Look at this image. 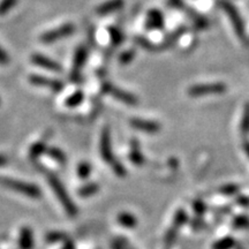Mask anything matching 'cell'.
Here are the masks:
<instances>
[{"mask_svg":"<svg viewBox=\"0 0 249 249\" xmlns=\"http://www.w3.org/2000/svg\"><path fill=\"white\" fill-rule=\"evenodd\" d=\"M98 191H99L98 183L90 182V183H87V185L81 187L77 193H79V196H81V197H90V196L97 194Z\"/></svg>","mask_w":249,"mask_h":249,"instance_id":"d6986e66","label":"cell"},{"mask_svg":"<svg viewBox=\"0 0 249 249\" xmlns=\"http://www.w3.org/2000/svg\"><path fill=\"white\" fill-rule=\"evenodd\" d=\"M236 249H244V248H242V247H238Z\"/></svg>","mask_w":249,"mask_h":249,"instance_id":"60d3db41","label":"cell"},{"mask_svg":"<svg viewBox=\"0 0 249 249\" xmlns=\"http://www.w3.org/2000/svg\"><path fill=\"white\" fill-rule=\"evenodd\" d=\"M74 31H75V26H74L73 23H65L60 27L55 28V29L46 31V33H44L40 36L39 39L40 42L45 43V44H51V43L67 38V37L71 36Z\"/></svg>","mask_w":249,"mask_h":249,"instance_id":"277c9868","label":"cell"},{"mask_svg":"<svg viewBox=\"0 0 249 249\" xmlns=\"http://www.w3.org/2000/svg\"><path fill=\"white\" fill-rule=\"evenodd\" d=\"M233 247H235V241L231 236L220 239L213 245V249H232Z\"/></svg>","mask_w":249,"mask_h":249,"instance_id":"603a6c76","label":"cell"},{"mask_svg":"<svg viewBox=\"0 0 249 249\" xmlns=\"http://www.w3.org/2000/svg\"><path fill=\"white\" fill-rule=\"evenodd\" d=\"M99 152H101L102 158L107 164H112L116 158H114L113 150H112V141H111V132L108 127H104L101 133V142H99Z\"/></svg>","mask_w":249,"mask_h":249,"instance_id":"52a82bcc","label":"cell"},{"mask_svg":"<svg viewBox=\"0 0 249 249\" xmlns=\"http://www.w3.org/2000/svg\"><path fill=\"white\" fill-rule=\"evenodd\" d=\"M112 248L113 249H124L123 246V242H121L120 239H117V240H114L113 242H112Z\"/></svg>","mask_w":249,"mask_h":249,"instance_id":"8d00e7d4","label":"cell"},{"mask_svg":"<svg viewBox=\"0 0 249 249\" xmlns=\"http://www.w3.org/2000/svg\"><path fill=\"white\" fill-rule=\"evenodd\" d=\"M227 90L226 85L224 83H209V85H196L188 89V95L191 97H202V96L222 95Z\"/></svg>","mask_w":249,"mask_h":249,"instance_id":"5b68a950","label":"cell"},{"mask_svg":"<svg viewBox=\"0 0 249 249\" xmlns=\"http://www.w3.org/2000/svg\"><path fill=\"white\" fill-rule=\"evenodd\" d=\"M48 180H49L50 186H51L52 191L54 192L55 196H57L59 202L61 203L62 208H64L65 211H66V213L70 217H75L77 214V208L76 205L74 204V202L71 198V196L68 195L66 188H65L64 185H62V182L54 176V174H51V173L48 174Z\"/></svg>","mask_w":249,"mask_h":249,"instance_id":"6da1fadb","label":"cell"},{"mask_svg":"<svg viewBox=\"0 0 249 249\" xmlns=\"http://www.w3.org/2000/svg\"><path fill=\"white\" fill-rule=\"evenodd\" d=\"M46 154H48L50 158H52L53 160L58 161V163H60V164L66 163V155H65L64 151H61L60 149L49 148L48 150H46Z\"/></svg>","mask_w":249,"mask_h":249,"instance_id":"7402d4cb","label":"cell"},{"mask_svg":"<svg viewBox=\"0 0 249 249\" xmlns=\"http://www.w3.org/2000/svg\"><path fill=\"white\" fill-rule=\"evenodd\" d=\"M30 60L34 65H36V66H38V67L44 68V70H49V71H60L62 70L61 65L59 64V62L54 61L53 59L45 57V55H43L40 53L31 54Z\"/></svg>","mask_w":249,"mask_h":249,"instance_id":"30bf717a","label":"cell"},{"mask_svg":"<svg viewBox=\"0 0 249 249\" xmlns=\"http://www.w3.org/2000/svg\"><path fill=\"white\" fill-rule=\"evenodd\" d=\"M45 240L49 242V244H55V242H61L67 240V235L65 233L59 232V231H53L49 232L48 234L45 235Z\"/></svg>","mask_w":249,"mask_h":249,"instance_id":"cb8c5ba5","label":"cell"},{"mask_svg":"<svg viewBox=\"0 0 249 249\" xmlns=\"http://www.w3.org/2000/svg\"><path fill=\"white\" fill-rule=\"evenodd\" d=\"M18 0H1L0 1V17L6 15L11 9L17 5Z\"/></svg>","mask_w":249,"mask_h":249,"instance_id":"4316f807","label":"cell"},{"mask_svg":"<svg viewBox=\"0 0 249 249\" xmlns=\"http://www.w3.org/2000/svg\"><path fill=\"white\" fill-rule=\"evenodd\" d=\"M118 224H120L121 226L126 227V229H133L138 225V219L134 214L129 213H121L118 214L117 217Z\"/></svg>","mask_w":249,"mask_h":249,"instance_id":"2e32d148","label":"cell"},{"mask_svg":"<svg viewBox=\"0 0 249 249\" xmlns=\"http://www.w3.org/2000/svg\"><path fill=\"white\" fill-rule=\"evenodd\" d=\"M108 34H110V39L113 45H119L124 42V36L123 31L118 29L117 27H110L108 28Z\"/></svg>","mask_w":249,"mask_h":249,"instance_id":"44dd1931","label":"cell"},{"mask_svg":"<svg viewBox=\"0 0 249 249\" xmlns=\"http://www.w3.org/2000/svg\"><path fill=\"white\" fill-rule=\"evenodd\" d=\"M130 145H132V151H130V154H129L130 161L135 165H142L143 163H144V157H143L142 152L140 151L138 142L132 141Z\"/></svg>","mask_w":249,"mask_h":249,"instance_id":"e0dca14e","label":"cell"},{"mask_svg":"<svg viewBox=\"0 0 249 249\" xmlns=\"http://www.w3.org/2000/svg\"><path fill=\"white\" fill-rule=\"evenodd\" d=\"M240 130L244 135L249 134V103L245 105L244 114H242V120L240 124Z\"/></svg>","mask_w":249,"mask_h":249,"instance_id":"d4e9b609","label":"cell"},{"mask_svg":"<svg viewBox=\"0 0 249 249\" xmlns=\"http://www.w3.org/2000/svg\"><path fill=\"white\" fill-rule=\"evenodd\" d=\"M233 226L235 229H248L249 227V218L246 216H239L233 220Z\"/></svg>","mask_w":249,"mask_h":249,"instance_id":"4dcf8cb0","label":"cell"},{"mask_svg":"<svg viewBox=\"0 0 249 249\" xmlns=\"http://www.w3.org/2000/svg\"><path fill=\"white\" fill-rule=\"evenodd\" d=\"M9 61H11V58H9L7 52H6L5 50L0 46V65L5 66V65H7Z\"/></svg>","mask_w":249,"mask_h":249,"instance_id":"e575fe53","label":"cell"},{"mask_svg":"<svg viewBox=\"0 0 249 249\" xmlns=\"http://www.w3.org/2000/svg\"><path fill=\"white\" fill-rule=\"evenodd\" d=\"M193 18H194V24L197 29H207L209 27V21H208L207 18L200 17V15H196L195 13L193 14Z\"/></svg>","mask_w":249,"mask_h":249,"instance_id":"f546056e","label":"cell"},{"mask_svg":"<svg viewBox=\"0 0 249 249\" xmlns=\"http://www.w3.org/2000/svg\"><path fill=\"white\" fill-rule=\"evenodd\" d=\"M29 82L31 85L42 87V88H48L54 92L60 91V90L64 88V85H62L61 81L50 79V77H45V76L36 75V74L29 76Z\"/></svg>","mask_w":249,"mask_h":249,"instance_id":"9c48e42d","label":"cell"},{"mask_svg":"<svg viewBox=\"0 0 249 249\" xmlns=\"http://www.w3.org/2000/svg\"><path fill=\"white\" fill-rule=\"evenodd\" d=\"M46 150H48V136L43 138L40 141H37L35 144H33V147L30 148L29 156L33 160H36L40 155L44 154Z\"/></svg>","mask_w":249,"mask_h":249,"instance_id":"9a60e30c","label":"cell"},{"mask_svg":"<svg viewBox=\"0 0 249 249\" xmlns=\"http://www.w3.org/2000/svg\"><path fill=\"white\" fill-rule=\"evenodd\" d=\"M91 165L87 161H83V163H80L79 167H77V176L80 179H87L91 173Z\"/></svg>","mask_w":249,"mask_h":249,"instance_id":"484cf974","label":"cell"},{"mask_svg":"<svg viewBox=\"0 0 249 249\" xmlns=\"http://www.w3.org/2000/svg\"><path fill=\"white\" fill-rule=\"evenodd\" d=\"M193 208L196 210V213H204V210H205V205L202 203V202H196V203L193 205Z\"/></svg>","mask_w":249,"mask_h":249,"instance_id":"d590c367","label":"cell"},{"mask_svg":"<svg viewBox=\"0 0 249 249\" xmlns=\"http://www.w3.org/2000/svg\"><path fill=\"white\" fill-rule=\"evenodd\" d=\"M130 126L140 132L148 133V134H156L160 130V124L156 121L139 119V118H133L130 120Z\"/></svg>","mask_w":249,"mask_h":249,"instance_id":"7c38bea8","label":"cell"},{"mask_svg":"<svg viewBox=\"0 0 249 249\" xmlns=\"http://www.w3.org/2000/svg\"><path fill=\"white\" fill-rule=\"evenodd\" d=\"M135 42L138 43L140 46H142L143 49L145 50H149V51H155V50H158L157 46L152 45L149 40H147L145 38H143V37H136L135 38Z\"/></svg>","mask_w":249,"mask_h":249,"instance_id":"d6a6232c","label":"cell"},{"mask_svg":"<svg viewBox=\"0 0 249 249\" xmlns=\"http://www.w3.org/2000/svg\"><path fill=\"white\" fill-rule=\"evenodd\" d=\"M61 249H75V245H74L73 241L68 240V239H67V240L65 241L64 247H62Z\"/></svg>","mask_w":249,"mask_h":249,"instance_id":"74e56055","label":"cell"},{"mask_svg":"<svg viewBox=\"0 0 249 249\" xmlns=\"http://www.w3.org/2000/svg\"><path fill=\"white\" fill-rule=\"evenodd\" d=\"M134 58H135V51L127 50V51H124L119 55V62L121 65H128L134 60Z\"/></svg>","mask_w":249,"mask_h":249,"instance_id":"83f0119b","label":"cell"},{"mask_svg":"<svg viewBox=\"0 0 249 249\" xmlns=\"http://www.w3.org/2000/svg\"><path fill=\"white\" fill-rule=\"evenodd\" d=\"M239 187L235 186V185H227V186H224L220 188V193H223L224 195H233L235 194L236 192H238Z\"/></svg>","mask_w":249,"mask_h":249,"instance_id":"836d02e7","label":"cell"},{"mask_svg":"<svg viewBox=\"0 0 249 249\" xmlns=\"http://www.w3.org/2000/svg\"><path fill=\"white\" fill-rule=\"evenodd\" d=\"M8 163V158L5 155H0V167Z\"/></svg>","mask_w":249,"mask_h":249,"instance_id":"f35d334b","label":"cell"},{"mask_svg":"<svg viewBox=\"0 0 249 249\" xmlns=\"http://www.w3.org/2000/svg\"><path fill=\"white\" fill-rule=\"evenodd\" d=\"M244 150L246 151V154L249 156V141L244 142Z\"/></svg>","mask_w":249,"mask_h":249,"instance_id":"ab89813d","label":"cell"},{"mask_svg":"<svg viewBox=\"0 0 249 249\" xmlns=\"http://www.w3.org/2000/svg\"><path fill=\"white\" fill-rule=\"evenodd\" d=\"M102 90L103 92L107 93V95H110L112 96L113 98L118 99V101L124 103V104L127 105H138V98L135 97V96L132 95V93L124 91V90L118 88L114 85H112V83H108V82H105L104 85L102 86Z\"/></svg>","mask_w":249,"mask_h":249,"instance_id":"8992f818","label":"cell"},{"mask_svg":"<svg viewBox=\"0 0 249 249\" xmlns=\"http://www.w3.org/2000/svg\"><path fill=\"white\" fill-rule=\"evenodd\" d=\"M219 6L225 12L227 17L230 18L231 22L234 28L235 34L240 39H245L246 37V30H245V23L242 21L241 15L238 12V9L235 8V6L230 2L229 0H219Z\"/></svg>","mask_w":249,"mask_h":249,"instance_id":"3957f363","label":"cell"},{"mask_svg":"<svg viewBox=\"0 0 249 249\" xmlns=\"http://www.w3.org/2000/svg\"><path fill=\"white\" fill-rule=\"evenodd\" d=\"M164 15L160 9L152 8L147 13L145 18V28L148 30H160L164 28Z\"/></svg>","mask_w":249,"mask_h":249,"instance_id":"8fae6325","label":"cell"},{"mask_svg":"<svg viewBox=\"0 0 249 249\" xmlns=\"http://www.w3.org/2000/svg\"><path fill=\"white\" fill-rule=\"evenodd\" d=\"M111 167L112 170H113V172L116 173V176L120 177V178H124V177L126 176V169H124V165L121 164L120 161H118L117 160L111 164Z\"/></svg>","mask_w":249,"mask_h":249,"instance_id":"1f68e13d","label":"cell"},{"mask_svg":"<svg viewBox=\"0 0 249 249\" xmlns=\"http://www.w3.org/2000/svg\"><path fill=\"white\" fill-rule=\"evenodd\" d=\"M0 186L11 189V191L20 193V194H22L30 198L42 197V192H40L38 187L33 185V183L21 181V180L6 178V177H0Z\"/></svg>","mask_w":249,"mask_h":249,"instance_id":"7a4b0ae2","label":"cell"},{"mask_svg":"<svg viewBox=\"0 0 249 249\" xmlns=\"http://www.w3.org/2000/svg\"><path fill=\"white\" fill-rule=\"evenodd\" d=\"M85 101V93H83L81 90H77L74 93H71V96H68L65 101V105L67 107H76Z\"/></svg>","mask_w":249,"mask_h":249,"instance_id":"ac0fdd59","label":"cell"},{"mask_svg":"<svg viewBox=\"0 0 249 249\" xmlns=\"http://www.w3.org/2000/svg\"><path fill=\"white\" fill-rule=\"evenodd\" d=\"M179 227H177L176 225H172V227L167 231L166 234H165V238H164V245H165V249H169L171 246L174 244V241H176L177 239V235H178V232H179Z\"/></svg>","mask_w":249,"mask_h":249,"instance_id":"ffe728a7","label":"cell"},{"mask_svg":"<svg viewBox=\"0 0 249 249\" xmlns=\"http://www.w3.org/2000/svg\"><path fill=\"white\" fill-rule=\"evenodd\" d=\"M187 219H188V216H187L186 211L183 210H179L178 213H176V216H174V219H173V225H176L177 227H181L183 224L187 222Z\"/></svg>","mask_w":249,"mask_h":249,"instance_id":"f1b7e54d","label":"cell"},{"mask_svg":"<svg viewBox=\"0 0 249 249\" xmlns=\"http://www.w3.org/2000/svg\"><path fill=\"white\" fill-rule=\"evenodd\" d=\"M87 58H88V50L86 46L80 45L79 48L75 50L74 53V60H73V67H71V79L77 81L80 79V73L83 66H85Z\"/></svg>","mask_w":249,"mask_h":249,"instance_id":"ba28073f","label":"cell"},{"mask_svg":"<svg viewBox=\"0 0 249 249\" xmlns=\"http://www.w3.org/2000/svg\"><path fill=\"white\" fill-rule=\"evenodd\" d=\"M124 4V0H108V1L104 2V4L99 5L96 12L99 15H107L110 13H113V12L119 11V9L123 7Z\"/></svg>","mask_w":249,"mask_h":249,"instance_id":"5bb4252c","label":"cell"},{"mask_svg":"<svg viewBox=\"0 0 249 249\" xmlns=\"http://www.w3.org/2000/svg\"><path fill=\"white\" fill-rule=\"evenodd\" d=\"M18 245L20 249H33L34 248V234L30 227H22L18 234Z\"/></svg>","mask_w":249,"mask_h":249,"instance_id":"4fadbf2b","label":"cell"}]
</instances>
